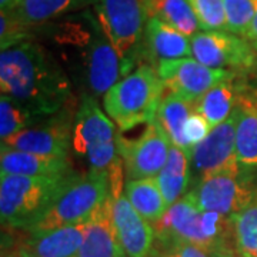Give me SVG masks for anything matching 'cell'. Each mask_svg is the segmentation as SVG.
Masks as SVG:
<instances>
[{
  "label": "cell",
  "instance_id": "e0dca14e",
  "mask_svg": "<svg viewBox=\"0 0 257 257\" xmlns=\"http://www.w3.org/2000/svg\"><path fill=\"white\" fill-rule=\"evenodd\" d=\"M87 221L66 227L29 233L19 250L33 257H74L82 247Z\"/></svg>",
  "mask_w": 257,
  "mask_h": 257
},
{
  "label": "cell",
  "instance_id": "7402d4cb",
  "mask_svg": "<svg viewBox=\"0 0 257 257\" xmlns=\"http://www.w3.org/2000/svg\"><path fill=\"white\" fill-rule=\"evenodd\" d=\"M193 111H194V103L186 100L184 97L176 93L170 92L163 97V100L159 106L156 117L165 128L172 145L183 149L189 157H190L193 147L189 145L186 139L184 126Z\"/></svg>",
  "mask_w": 257,
  "mask_h": 257
},
{
  "label": "cell",
  "instance_id": "7c38bea8",
  "mask_svg": "<svg viewBox=\"0 0 257 257\" xmlns=\"http://www.w3.org/2000/svg\"><path fill=\"white\" fill-rule=\"evenodd\" d=\"M74 117L62 110L52 119L33 124L2 140V149L46 156L69 157L73 143Z\"/></svg>",
  "mask_w": 257,
  "mask_h": 257
},
{
  "label": "cell",
  "instance_id": "484cf974",
  "mask_svg": "<svg viewBox=\"0 0 257 257\" xmlns=\"http://www.w3.org/2000/svg\"><path fill=\"white\" fill-rule=\"evenodd\" d=\"M147 18L160 19L169 26L192 37L199 33V22L189 0H146Z\"/></svg>",
  "mask_w": 257,
  "mask_h": 257
},
{
  "label": "cell",
  "instance_id": "44dd1931",
  "mask_svg": "<svg viewBox=\"0 0 257 257\" xmlns=\"http://www.w3.org/2000/svg\"><path fill=\"white\" fill-rule=\"evenodd\" d=\"M190 157L183 149L172 145L167 162L156 177L169 207L186 194V190L190 184Z\"/></svg>",
  "mask_w": 257,
  "mask_h": 257
},
{
  "label": "cell",
  "instance_id": "ffe728a7",
  "mask_svg": "<svg viewBox=\"0 0 257 257\" xmlns=\"http://www.w3.org/2000/svg\"><path fill=\"white\" fill-rule=\"evenodd\" d=\"M241 97L237 84L231 79L213 86L209 92L203 94L199 100L194 103V110L200 113L204 119L210 123L211 127H216L223 121L229 119L239 107Z\"/></svg>",
  "mask_w": 257,
  "mask_h": 257
},
{
  "label": "cell",
  "instance_id": "1f68e13d",
  "mask_svg": "<svg viewBox=\"0 0 257 257\" xmlns=\"http://www.w3.org/2000/svg\"><path fill=\"white\" fill-rule=\"evenodd\" d=\"M210 123L203 117L200 113L194 110L189 116V119L186 121V126H184V135L186 139L189 142V145L194 147L196 145L202 143L204 139L209 136V133L211 132Z\"/></svg>",
  "mask_w": 257,
  "mask_h": 257
},
{
  "label": "cell",
  "instance_id": "8d00e7d4",
  "mask_svg": "<svg viewBox=\"0 0 257 257\" xmlns=\"http://www.w3.org/2000/svg\"><path fill=\"white\" fill-rule=\"evenodd\" d=\"M15 254H16V257H33V256H30V254H26L25 251H22V250H16L15 251Z\"/></svg>",
  "mask_w": 257,
  "mask_h": 257
},
{
  "label": "cell",
  "instance_id": "52a82bcc",
  "mask_svg": "<svg viewBox=\"0 0 257 257\" xmlns=\"http://www.w3.org/2000/svg\"><path fill=\"white\" fill-rule=\"evenodd\" d=\"M110 196L107 173L90 169L84 175L76 173L40 219L26 231L36 233L84 223Z\"/></svg>",
  "mask_w": 257,
  "mask_h": 257
},
{
  "label": "cell",
  "instance_id": "f546056e",
  "mask_svg": "<svg viewBox=\"0 0 257 257\" xmlns=\"http://www.w3.org/2000/svg\"><path fill=\"white\" fill-rule=\"evenodd\" d=\"M189 3L192 5L193 12L202 30L226 32L224 0H189Z\"/></svg>",
  "mask_w": 257,
  "mask_h": 257
},
{
  "label": "cell",
  "instance_id": "f1b7e54d",
  "mask_svg": "<svg viewBox=\"0 0 257 257\" xmlns=\"http://www.w3.org/2000/svg\"><path fill=\"white\" fill-rule=\"evenodd\" d=\"M257 0H224L226 32L244 37L256 13Z\"/></svg>",
  "mask_w": 257,
  "mask_h": 257
},
{
  "label": "cell",
  "instance_id": "ab89813d",
  "mask_svg": "<svg viewBox=\"0 0 257 257\" xmlns=\"http://www.w3.org/2000/svg\"><path fill=\"white\" fill-rule=\"evenodd\" d=\"M254 104H256V106H257V96H256V103H254Z\"/></svg>",
  "mask_w": 257,
  "mask_h": 257
},
{
  "label": "cell",
  "instance_id": "4fadbf2b",
  "mask_svg": "<svg viewBox=\"0 0 257 257\" xmlns=\"http://www.w3.org/2000/svg\"><path fill=\"white\" fill-rule=\"evenodd\" d=\"M237 119L239 107L226 121L211 128L209 136L202 143L193 147L190 153V167L196 177V182L206 176L219 173L223 170L241 169L236 155Z\"/></svg>",
  "mask_w": 257,
  "mask_h": 257
},
{
  "label": "cell",
  "instance_id": "6da1fadb",
  "mask_svg": "<svg viewBox=\"0 0 257 257\" xmlns=\"http://www.w3.org/2000/svg\"><path fill=\"white\" fill-rule=\"evenodd\" d=\"M0 89L37 121L64 110L73 97V82L63 67L33 40L2 50Z\"/></svg>",
  "mask_w": 257,
  "mask_h": 257
},
{
  "label": "cell",
  "instance_id": "8fae6325",
  "mask_svg": "<svg viewBox=\"0 0 257 257\" xmlns=\"http://www.w3.org/2000/svg\"><path fill=\"white\" fill-rule=\"evenodd\" d=\"M190 40L193 57L211 69L237 72L247 70L254 63V47L230 32H199Z\"/></svg>",
  "mask_w": 257,
  "mask_h": 257
},
{
  "label": "cell",
  "instance_id": "836d02e7",
  "mask_svg": "<svg viewBox=\"0 0 257 257\" xmlns=\"http://www.w3.org/2000/svg\"><path fill=\"white\" fill-rule=\"evenodd\" d=\"M244 39H246L248 43L254 47V49H257V3H256V13H254V18H253V22H251V25H250V28H248L247 33H246Z\"/></svg>",
  "mask_w": 257,
  "mask_h": 257
},
{
  "label": "cell",
  "instance_id": "d6a6232c",
  "mask_svg": "<svg viewBox=\"0 0 257 257\" xmlns=\"http://www.w3.org/2000/svg\"><path fill=\"white\" fill-rule=\"evenodd\" d=\"M172 250L176 251L180 257H211L210 253L190 243H177L175 246H172Z\"/></svg>",
  "mask_w": 257,
  "mask_h": 257
},
{
  "label": "cell",
  "instance_id": "ac0fdd59",
  "mask_svg": "<svg viewBox=\"0 0 257 257\" xmlns=\"http://www.w3.org/2000/svg\"><path fill=\"white\" fill-rule=\"evenodd\" d=\"M142 52L156 64L163 60L190 57L193 55L192 40L160 19L150 18L145 28Z\"/></svg>",
  "mask_w": 257,
  "mask_h": 257
},
{
  "label": "cell",
  "instance_id": "cb8c5ba5",
  "mask_svg": "<svg viewBox=\"0 0 257 257\" xmlns=\"http://www.w3.org/2000/svg\"><path fill=\"white\" fill-rule=\"evenodd\" d=\"M124 194L132 206L152 224L162 220L169 210L156 177L127 180L124 184Z\"/></svg>",
  "mask_w": 257,
  "mask_h": 257
},
{
  "label": "cell",
  "instance_id": "8992f818",
  "mask_svg": "<svg viewBox=\"0 0 257 257\" xmlns=\"http://www.w3.org/2000/svg\"><path fill=\"white\" fill-rule=\"evenodd\" d=\"M165 89L157 70L150 64H140L104 94V110L120 132L149 124L157 117Z\"/></svg>",
  "mask_w": 257,
  "mask_h": 257
},
{
  "label": "cell",
  "instance_id": "d4e9b609",
  "mask_svg": "<svg viewBox=\"0 0 257 257\" xmlns=\"http://www.w3.org/2000/svg\"><path fill=\"white\" fill-rule=\"evenodd\" d=\"M94 3L96 0H18L15 13L26 26L33 28Z\"/></svg>",
  "mask_w": 257,
  "mask_h": 257
},
{
  "label": "cell",
  "instance_id": "60d3db41",
  "mask_svg": "<svg viewBox=\"0 0 257 257\" xmlns=\"http://www.w3.org/2000/svg\"><path fill=\"white\" fill-rule=\"evenodd\" d=\"M256 199H257V190H256Z\"/></svg>",
  "mask_w": 257,
  "mask_h": 257
},
{
  "label": "cell",
  "instance_id": "f35d334b",
  "mask_svg": "<svg viewBox=\"0 0 257 257\" xmlns=\"http://www.w3.org/2000/svg\"><path fill=\"white\" fill-rule=\"evenodd\" d=\"M2 257H16V254H15V253H12V254H5V253H3Z\"/></svg>",
  "mask_w": 257,
  "mask_h": 257
},
{
  "label": "cell",
  "instance_id": "74e56055",
  "mask_svg": "<svg viewBox=\"0 0 257 257\" xmlns=\"http://www.w3.org/2000/svg\"><path fill=\"white\" fill-rule=\"evenodd\" d=\"M163 257H180V256H179V254H177L176 251H173V250H172L170 253H167V254H166V256H163Z\"/></svg>",
  "mask_w": 257,
  "mask_h": 257
},
{
  "label": "cell",
  "instance_id": "4316f807",
  "mask_svg": "<svg viewBox=\"0 0 257 257\" xmlns=\"http://www.w3.org/2000/svg\"><path fill=\"white\" fill-rule=\"evenodd\" d=\"M236 251L243 257H257V199L231 216Z\"/></svg>",
  "mask_w": 257,
  "mask_h": 257
},
{
  "label": "cell",
  "instance_id": "d590c367",
  "mask_svg": "<svg viewBox=\"0 0 257 257\" xmlns=\"http://www.w3.org/2000/svg\"><path fill=\"white\" fill-rule=\"evenodd\" d=\"M211 257H243V256H240L239 253L236 254L234 251H231V253H221V254H214V256H211Z\"/></svg>",
  "mask_w": 257,
  "mask_h": 257
},
{
  "label": "cell",
  "instance_id": "3957f363",
  "mask_svg": "<svg viewBox=\"0 0 257 257\" xmlns=\"http://www.w3.org/2000/svg\"><path fill=\"white\" fill-rule=\"evenodd\" d=\"M153 226L157 237L170 241L172 246L190 243L211 256L236 250L231 217L199 209L187 193L172 204L163 219Z\"/></svg>",
  "mask_w": 257,
  "mask_h": 257
},
{
  "label": "cell",
  "instance_id": "d6986e66",
  "mask_svg": "<svg viewBox=\"0 0 257 257\" xmlns=\"http://www.w3.org/2000/svg\"><path fill=\"white\" fill-rule=\"evenodd\" d=\"M72 163L69 157L46 156L19 150L2 149L0 175L19 176H57L70 173Z\"/></svg>",
  "mask_w": 257,
  "mask_h": 257
},
{
  "label": "cell",
  "instance_id": "9c48e42d",
  "mask_svg": "<svg viewBox=\"0 0 257 257\" xmlns=\"http://www.w3.org/2000/svg\"><path fill=\"white\" fill-rule=\"evenodd\" d=\"M199 209L231 217L247 207L256 197L253 175L239 170H223L194 182L187 193Z\"/></svg>",
  "mask_w": 257,
  "mask_h": 257
},
{
  "label": "cell",
  "instance_id": "277c9868",
  "mask_svg": "<svg viewBox=\"0 0 257 257\" xmlns=\"http://www.w3.org/2000/svg\"><path fill=\"white\" fill-rule=\"evenodd\" d=\"M120 135L113 121L101 110L96 97L84 94L74 114V153L87 159L89 169L109 175L111 197L121 194L123 159L119 150Z\"/></svg>",
  "mask_w": 257,
  "mask_h": 257
},
{
  "label": "cell",
  "instance_id": "30bf717a",
  "mask_svg": "<svg viewBox=\"0 0 257 257\" xmlns=\"http://www.w3.org/2000/svg\"><path fill=\"white\" fill-rule=\"evenodd\" d=\"M172 142L160 121L155 119L146 124L139 138H119V150L127 180L157 177L167 162Z\"/></svg>",
  "mask_w": 257,
  "mask_h": 257
},
{
  "label": "cell",
  "instance_id": "7a4b0ae2",
  "mask_svg": "<svg viewBox=\"0 0 257 257\" xmlns=\"http://www.w3.org/2000/svg\"><path fill=\"white\" fill-rule=\"evenodd\" d=\"M53 42L66 67L86 94L104 96L111 87L132 73L90 10L62 23L55 30Z\"/></svg>",
  "mask_w": 257,
  "mask_h": 257
},
{
  "label": "cell",
  "instance_id": "83f0119b",
  "mask_svg": "<svg viewBox=\"0 0 257 257\" xmlns=\"http://www.w3.org/2000/svg\"><path fill=\"white\" fill-rule=\"evenodd\" d=\"M37 120L19 101L2 93L0 97V138L2 140L36 124Z\"/></svg>",
  "mask_w": 257,
  "mask_h": 257
},
{
  "label": "cell",
  "instance_id": "2e32d148",
  "mask_svg": "<svg viewBox=\"0 0 257 257\" xmlns=\"http://www.w3.org/2000/svg\"><path fill=\"white\" fill-rule=\"evenodd\" d=\"M74 257H127L114 227L111 196L87 220L82 247Z\"/></svg>",
  "mask_w": 257,
  "mask_h": 257
},
{
  "label": "cell",
  "instance_id": "5bb4252c",
  "mask_svg": "<svg viewBox=\"0 0 257 257\" xmlns=\"http://www.w3.org/2000/svg\"><path fill=\"white\" fill-rule=\"evenodd\" d=\"M157 73L169 92L196 103L213 86L234 77V72L211 69L192 57L163 60L157 64Z\"/></svg>",
  "mask_w": 257,
  "mask_h": 257
},
{
  "label": "cell",
  "instance_id": "ba28073f",
  "mask_svg": "<svg viewBox=\"0 0 257 257\" xmlns=\"http://www.w3.org/2000/svg\"><path fill=\"white\" fill-rule=\"evenodd\" d=\"M94 6L106 36L133 72L143 50L147 18L143 0H96Z\"/></svg>",
  "mask_w": 257,
  "mask_h": 257
},
{
  "label": "cell",
  "instance_id": "4dcf8cb0",
  "mask_svg": "<svg viewBox=\"0 0 257 257\" xmlns=\"http://www.w3.org/2000/svg\"><path fill=\"white\" fill-rule=\"evenodd\" d=\"M32 40L30 28L26 26L15 12H2L0 18V45L2 50Z\"/></svg>",
  "mask_w": 257,
  "mask_h": 257
},
{
  "label": "cell",
  "instance_id": "e575fe53",
  "mask_svg": "<svg viewBox=\"0 0 257 257\" xmlns=\"http://www.w3.org/2000/svg\"><path fill=\"white\" fill-rule=\"evenodd\" d=\"M18 6V0H0L2 12H15Z\"/></svg>",
  "mask_w": 257,
  "mask_h": 257
},
{
  "label": "cell",
  "instance_id": "9a60e30c",
  "mask_svg": "<svg viewBox=\"0 0 257 257\" xmlns=\"http://www.w3.org/2000/svg\"><path fill=\"white\" fill-rule=\"evenodd\" d=\"M111 211L117 237L126 256H153L156 230L132 206L126 194L111 197Z\"/></svg>",
  "mask_w": 257,
  "mask_h": 257
},
{
  "label": "cell",
  "instance_id": "5b68a950",
  "mask_svg": "<svg viewBox=\"0 0 257 257\" xmlns=\"http://www.w3.org/2000/svg\"><path fill=\"white\" fill-rule=\"evenodd\" d=\"M76 172L57 176L2 175L0 219L5 227L26 230L49 209Z\"/></svg>",
  "mask_w": 257,
  "mask_h": 257
},
{
  "label": "cell",
  "instance_id": "603a6c76",
  "mask_svg": "<svg viewBox=\"0 0 257 257\" xmlns=\"http://www.w3.org/2000/svg\"><path fill=\"white\" fill-rule=\"evenodd\" d=\"M236 155L240 167L250 175L257 173V106L240 101L236 126Z\"/></svg>",
  "mask_w": 257,
  "mask_h": 257
}]
</instances>
